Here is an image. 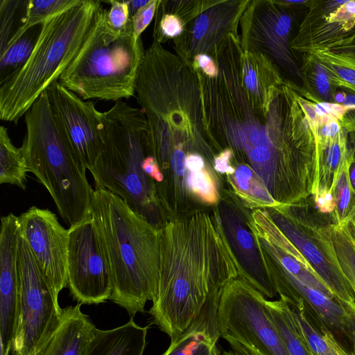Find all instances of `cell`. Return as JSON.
Wrapping results in <instances>:
<instances>
[{"mask_svg": "<svg viewBox=\"0 0 355 355\" xmlns=\"http://www.w3.org/2000/svg\"><path fill=\"white\" fill-rule=\"evenodd\" d=\"M160 231L157 295L148 313L173 340L239 270L213 209L170 218Z\"/></svg>", "mask_w": 355, "mask_h": 355, "instance_id": "obj_1", "label": "cell"}, {"mask_svg": "<svg viewBox=\"0 0 355 355\" xmlns=\"http://www.w3.org/2000/svg\"><path fill=\"white\" fill-rule=\"evenodd\" d=\"M136 94L147 119L153 155L178 148L215 153L205 130L196 71L156 41L145 51Z\"/></svg>", "mask_w": 355, "mask_h": 355, "instance_id": "obj_2", "label": "cell"}, {"mask_svg": "<svg viewBox=\"0 0 355 355\" xmlns=\"http://www.w3.org/2000/svg\"><path fill=\"white\" fill-rule=\"evenodd\" d=\"M90 212L112 270L110 300L134 318L157 295L160 229L104 189L94 190Z\"/></svg>", "mask_w": 355, "mask_h": 355, "instance_id": "obj_3", "label": "cell"}, {"mask_svg": "<svg viewBox=\"0 0 355 355\" xmlns=\"http://www.w3.org/2000/svg\"><path fill=\"white\" fill-rule=\"evenodd\" d=\"M104 146L89 169L95 189H107L160 229L168 220L158 198L161 182L142 110L119 101L103 112Z\"/></svg>", "mask_w": 355, "mask_h": 355, "instance_id": "obj_4", "label": "cell"}, {"mask_svg": "<svg viewBox=\"0 0 355 355\" xmlns=\"http://www.w3.org/2000/svg\"><path fill=\"white\" fill-rule=\"evenodd\" d=\"M24 116L26 134L20 148L28 171L47 189L69 227L87 219L94 189L86 167L55 121L47 89Z\"/></svg>", "mask_w": 355, "mask_h": 355, "instance_id": "obj_5", "label": "cell"}, {"mask_svg": "<svg viewBox=\"0 0 355 355\" xmlns=\"http://www.w3.org/2000/svg\"><path fill=\"white\" fill-rule=\"evenodd\" d=\"M98 0H82L46 19L25 64L0 85V119L17 124L76 58L92 28Z\"/></svg>", "mask_w": 355, "mask_h": 355, "instance_id": "obj_6", "label": "cell"}, {"mask_svg": "<svg viewBox=\"0 0 355 355\" xmlns=\"http://www.w3.org/2000/svg\"><path fill=\"white\" fill-rule=\"evenodd\" d=\"M107 13L101 4L83 46L58 80L83 100L117 102L136 94L145 53L141 40H135L132 27L123 33L112 31Z\"/></svg>", "mask_w": 355, "mask_h": 355, "instance_id": "obj_7", "label": "cell"}, {"mask_svg": "<svg viewBox=\"0 0 355 355\" xmlns=\"http://www.w3.org/2000/svg\"><path fill=\"white\" fill-rule=\"evenodd\" d=\"M313 272L340 300L354 304L352 287L339 265L332 239L334 213L321 212L313 196L265 209Z\"/></svg>", "mask_w": 355, "mask_h": 355, "instance_id": "obj_8", "label": "cell"}, {"mask_svg": "<svg viewBox=\"0 0 355 355\" xmlns=\"http://www.w3.org/2000/svg\"><path fill=\"white\" fill-rule=\"evenodd\" d=\"M266 301L241 277L231 280L221 290L218 333L239 355H289Z\"/></svg>", "mask_w": 355, "mask_h": 355, "instance_id": "obj_9", "label": "cell"}, {"mask_svg": "<svg viewBox=\"0 0 355 355\" xmlns=\"http://www.w3.org/2000/svg\"><path fill=\"white\" fill-rule=\"evenodd\" d=\"M19 320L12 355H34L59 322L62 309L19 231Z\"/></svg>", "mask_w": 355, "mask_h": 355, "instance_id": "obj_10", "label": "cell"}, {"mask_svg": "<svg viewBox=\"0 0 355 355\" xmlns=\"http://www.w3.org/2000/svg\"><path fill=\"white\" fill-rule=\"evenodd\" d=\"M67 287L81 304H98L110 297L113 279L110 263L94 220L68 229Z\"/></svg>", "mask_w": 355, "mask_h": 355, "instance_id": "obj_11", "label": "cell"}, {"mask_svg": "<svg viewBox=\"0 0 355 355\" xmlns=\"http://www.w3.org/2000/svg\"><path fill=\"white\" fill-rule=\"evenodd\" d=\"M289 8L281 1L250 0L239 21L240 42L243 51L261 53L291 75L300 77L291 47L293 17Z\"/></svg>", "mask_w": 355, "mask_h": 355, "instance_id": "obj_12", "label": "cell"}, {"mask_svg": "<svg viewBox=\"0 0 355 355\" xmlns=\"http://www.w3.org/2000/svg\"><path fill=\"white\" fill-rule=\"evenodd\" d=\"M234 257L239 277L243 279L266 298L277 295L256 237L248 223L251 209L225 189L213 209Z\"/></svg>", "mask_w": 355, "mask_h": 355, "instance_id": "obj_13", "label": "cell"}, {"mask_svg": "<svg viewBox=\"0 0 355 355\" xmlns=\"http://www.w3.org/2000/svg\"><path fill=\"white\" fill-rule=\"evenodd\" d=\"M19 231L58 302L67 286L68 229L48 209L32 206L18 216Z\"/></svg>", "mask_w": 355, "mask_h": 355, "instance_id": "obj_14", "label": "cell"}, {"mask_svg": "<svg viewBox=\"0 0 355 355\" xmlns=\"http://www.w3.org/2000/svg\"><path fill=\"white\" fill-rule=\"evenodd\" d=\"M55 121L87 170L104 146L103 112L92 101H84L58 81L47 89Z\"/></svg>", "mask_w": 355, "mask_h": 355, "instance_id": "obj_15", "label": "cell"}, {"mask_svg": "<svg viewBox=\"0 0 355 355\" xmlns=\"http://www.w3.org/2000/svg\"><path fill=\"white\" fill-rule=\"evenodd\" d=\"M250 0L216 1L184 26L173 39L177 55L192 65L198 55H209L214 47L230 34H238L241 15Z\"/></svg>", "mask_w": 355, "mask_h": 355, "instance_id": "obj_16", "label": "cell"}, {"mask_svg": "<svg viewBox=\"0 0 355 355\" xmlns=\"http://www.w3.org/2000/svg\"><path fill=\"white\" fill-rule=\"evenodd\" d=\"M306 6L309 10L291 41L293 51L328 49L355 26V0H311Z\"/></svg>", "mask_w": 355, "mask_h": 355, "instance_id": "obj_17", "label": "cell"}, {"mask_svg": "<svg viewBox=\"0 0 355 355\" xmlns=\"http://www.w3.org/2000/svg\"><path fill=\"white\" fill-rule=\"evenodd\" d=\"M18 216L1 218L0 232V355H9L16 334L19 306Z\"/></svg>", "mask_w": 355, "mask_h": 355, "instance_id": "obj_18", "label": "cell"}, {"mask_svg": "<svg viewBox=\"0 0 355 355\" xmlns=\"http://www.w3.org/2000/svg\"><path fill=\"white\" fill-rule=\"evenodd\" d=\"M214 167L225 189L246 208L266 209L280 205L273 199L257 173L248 165L234 159L230 150L225 149L215 155Z\"/></svg>", "mask_w": 355, "mask_h": 355, "instance_id": "obj_19", "label": "cell"}, {"mask_svg": "<svg viewBox=\"0 0 355 355\" xmlns=\"http://www.w3.org/2000/svg\"><path fill=\"white\" fill-rule=\"evenodd\" d=\"M81 304L62 309L59 322L34 355H81L96 329Z\"/></svg>", "mask_w": 355, "mask_h": 355, "instance_id": "obj_20", "label": "cell"}, {"mask_svg": "<svg viewBox=\"0 0 355 355\" xmlns=\"http://www.w3.org/2000/svg\"><path fill=\"white\" fill-rule=\"evenodd\" d=\"M221 291L211 295L191 325L162 355H220L217 311Z\"/></svg>", "mask_w": 355, "mask_h": 355, "instance_id": "obj_21", "label": "cell"}, {"mask_svg": "<svg viewBox=\"0 0 355 355\" xmlns=\"http://www.w3.org/2000/svg\"><path fill=\"white\" fill-rule=\"evenodd\" d=\"M243 79L253 107L266 114L285 82L279 67L261 53L243 51Z\"/></svg>", "mask_w": 355, "mask_h": 355, "instance_id": "obj_22", "label": "cell"}, {"mask_svg": "<svg viewBox=\"0 0 355 355\" xmlns=\"http://www.w3.org/2000/svg\"><path fill=\"white\" fill-rule=\"evenodd\" d=\"M148 326L141 327L134 318L112 329L96 328L81 355H143Z\"/></svg>", "mask_w": 355, "mask_h": 355, "instance_id": "obj_23", "label": "cell"}, {"mask_svg": "<svg viewBox=\"0 0 355 355\" xmlns=\"http://www.w3.org/2000/svg\"><path fill=\"white\" fill-rule=\"evenodd\" d=\"M348 136L343 128L334 139H318V175L313 196L331 194L336 177L349 157Z\"/></svg>", "mask_w": 355, "mask_h": 355, "instance_id": "obj_24", "label": "cell"}, {"mask_svg": "<svg viewBox=\"0 0 355 355\" xmlns=\"http://www.w3.org/2000/svg\"><path fill=\"white\" fill-rule=\"evenodd\" d=\"M300 78L303 88L297 91L303 97L313 102L334 103L337 92L329 71L310 53H303L300 67Z\"/></svg>", "mask_w": 355, "mask_h": 355, "instance_id": "obj_25", "label": "cell"}, {"mask_svg": "<svg viewBox=\"0 0 355 355\" xmlns=\"http://www.w3.org/2000/svg\"><path fill=\"white\" fill-rule=\"evenodd\" d=\"M266 304L289 355H314L288 304L281 299Z\"/></svg>", "mask_w": 355, "mask_h": 355, "instance_id": "obj_26", "label": "cell"}, {"mask_svg": "<svg viewBox=\"0 0 355 355\" xmlns=\"http://www.w3.org/2000/svg\"><path fill=\"white\" fill-rule=\"evenodd\" d=\"M28 168L21 148L12 144L7 128H0V183L26 189Z\"/></svg>", "mask_w": 355, "mask_h": 355, "instance_id": "obj_27", "label": "cell"}, {"mask_svg": "<svg viewBox=\"0 0 355 355\" xmlns=\"http://www.w3.org/2000/svg\"><path fill=\"white\" fill-rule=\"evenodd\" d=\"M42 24L28 28L0 55V85L25 64L39 38Z\"/></svg>", "mask_w": 355, "mask_h": 355, "instance_id": "obj_28", "label": "cell"}, {"mask_svg": "<svg viewBox=\"0 0 355 355\" xmlns=\"http://www.w3.org/2000/svg\"><path fill=\"white\" fill-rule=\"evenodd\" d=\"M26 12L27 0L0 1V55L20 34Z\"/></svg>", "mask_w": 355, "mask_h": 355, "instance_id": "obj_29", "label": "cell"}, {"mask_svg": "<svg viewBox=\"0 0 355 355\" xmlns=\"http://www.w3.org/2000/svg\"><path fill=\"white\" fill-rule=\"evenodd\" d=\"M290 308L314 355H349L326 331L313 323L302 309Z\"/></svg>", "mask_w": 355, "mask_h": 355, "instance_id": "obj_30", "label": "cell"}, {"mask_svg": "<svg viewBox=\"0 0 355 355\" xmlns=\"http://www.w3.org/2000/svg\"><path fill=\"white\" fill-rule=\"evenodd\" d=\"M330 73L337 88L355 94V67L347 64L327 49L308 52Z\"/></svg>", "mask_w": 355, "mask_h": 355, "instance_id": "obj_31", "label": "cell"}, {"mask_svg": "<svg viewBox=\"0 0 355 355\" xmlns=\"http://www.w3.org/2000/svg\"><path fill=\"white\" fill-rule=\"evenodd\" d=\"M348 161L349 157L340 170L331 190L337 224L345 221L355 205V193L348 177Z\"/></svg>", "mask_w": 355, "mask_h": 355, "instance_id": "obj_32", "label": "cell"}, {"mask_svg": "<svg viewBox=\"0 0 355 355\" xmlns=\"http://www.w3.org/2000/svg\"><path fill=\"white\" fill-rule=\"evenodd\" d=\"M81 1L82 0H27L26 23L16 40L30 27L42 24L49 17L78 5Z\"/></svg>", "mask_w": 355, "mask_h": 355, "instance_id": "obj_33", "label": "cell"}, {"mask_svg": "<svg viewBox=\"0 0 355 355\" xmlns=\"http://www.w3.org/2000/svg\"><path fill=\"white\" fill-rule=\"evenodd\" d=\"M333 243L341 270L352 287L355 305V241L349 232L340 230L333 236Z\"/></svg>", "mask_w": 355, "mask_h": 355, "instance_id": "obj_34", "label": "cell"}, {"mask_svg": "<svg viewBox=\"0 0 355 355\" xmlns=\"http://www.w3.org/2000/svg\"><path fill=\"white\" fill-rule=\"evenodd\" d=\"M216 0L159 1V7L175 16L184 26L213 5Z\"/></svg>", "mask_w": 355, "mask_h": 355, "instance_id": "obj_35", "label": "cell"}, {"mask_svg": "<svg viewBox=\"0 0 355 355\" xmlns=\"http://www.w3.org/2000/svg\"><path fill=\"white\" fill-rule=\"evenodd\" d=\"M155 17L154 41L162 44L182 33L183 26L180 21L173 15L164 11L159 6V1Z\"/></svg>", "mask_w": 355, "mask_h": 355, "instance_id": "obj_36", "label": "cell"}, {"mask_svg": "<svg viewBox=\"0 0 355 355\" xmlns=\"http://www.w3.org/2000/svg\"><path fill=\"white\" fill-rule=\"evenodd\" d=\"M110 4L107 21L110 28L117 33H123L132 27L127 1L110 0L103 1Z\"/></svg>", "mask_w": 355, "mask_h": 355, "instance_id": "obj_37", "label": "cell"}, {"mask_svg": "<svg viewBox=\"0 0 355 355\" xmlns=\"http://www.w3.org/2000/svg\"><path fill=\"white\" fill-rule=\"evenodd\" d=\"M158 0H150L144 7L140 8L131 18L133 29V37L136 42L141 39V35L151 22L155 15Z\"/></svg>", "mask_w": 355, "mask_h": 355, "instance_id": "obj_38", "label": "cell"}, {"mask_svg": "<svg viewBox=\"0 0 355 355\" xmlns=\"http://www.w3.org/2000/svg\"><path fill=\"white\" fill-rule=\"evenodd\" d=\"M327 50L355 67V26L342 40Z\"/></svg>", "mask_w": 355, "mask_h": 355, "instance_id": "obj_39", "label": "cell"}, {"mask_svg": "<svg viewBox=\"0 0 355 355\" xmlns=\"http://www.w3.org/2000/svg\"><path fill=\"white\" fill-rule=\"evenodd\" d=\"M343 129L339 121H330L318 126L317 130L318 139L324 141L334 139L341 132Z\"/></svg>", "mask_w": 355, "mask_h": 355, "instance_id": "obj_40", "label": "cell"}, {"mask_svg": "<svg viewBox=\"0 0 355 355\" xmlns=\"http://www.w3.org/2000/svg\"><path fill=\"white\" fill-rule=\"evenodd\" d=\"M348 136L349 161L348 177L351 186L355 193V133L350 132Z\"/></svg>", "mask_w": 355, "mask_h": 355, "instance_id": "obj_41", "label": "cell"}, {"mask_svg": "<svg viewBox=\"0 0 355 355\" xmlns=\"http://www.w3.org/2000/svg\"><path fill=\"white\" fill-rule=\"evenodd\" d=\"M347 315V322L349 327L352 345V355H355V305L342 301Z\"/></svg>", "mask_w": 355, "mask_h": 355, "instance_id": "obj_42", "label": "cell"}, {"mask_svg": "<svg viewBox=\"0 0 355 355\" xmlns=\"http://www.w3.org/2000/svg\"><path fill=\"white\" fill-rule=\"evenodd\" d=\"M342 128L349 133H355V111H349L339 121Z\"/></svg>", "mask_w": 355, "mask_h": 355, "instance_id": "obj_43", "label": "cell"}, {"mask_svg": "<svg viewBox=\"0 0 355 355\" xmlns=\"http://www.w3.org/2000/svg\"><path fill=\"white\" fill-rule=\"evenodd\" d=\"M343 223L355 241V205Z\"/></svg>", "mask_w": 355, "mask_h": 355, "instance_id": "obj_44", "label": "cell"}, {"mask_svg": "<svg viewBox=\"0 0 355 355\" xmlns=\"http://www.w3.org/2000/svg\"><path fill=\"white\" fill-rule=\"evenodd\" d=\"M149 1L146 0H128L127 3L129 8L131 17L142 7L146 6Z\"/></svg>", "mask_w": 355, "mask_h": 355, "instance_id": "obj_45", "label": "cell"}, {"mask_svg": "<svg viewBox=\"0 0 355 355\" xmlns=\"http://www.w3.org/2000/svg\"><path fill=\"white\" fill-rule=\"evenodd\" d=\"M342 105L349 108L351 111H355V94H346L345 99Z\"/></svg>", "mask_w": 355, "mask_h": 355, "instance_id": "obj_46", "label": "cell"}, {"mask_svg": "<svg viewBox=\"0 0 355 355\" xmlns=\"http://www.w3.org/2000/svg\"><path fill=\"white\" fill-rule=\"evenodd\" d=\"M346 97V94L343 92H336L334 96V103L342 104L345 101Z\"/></svg>", "mask_w": 355, "mask_h": 355, "instance_id": "obj_47", "label": "cell"}, {"mask_svg": "<svg viewBox=\"0 0 355 355\" xmlns=\"http://www.w3.org/2000/svg\"><path fill=\"white\" fill-rule=\"evenodd\" d=\"M220 355H239V354L234 352L225 351V352H223V354H221Z\"/></svg>", "mask_w": 355, "mask_h": 355, "instance_id": "obj_48", "label": "cell"}]
</instances>
